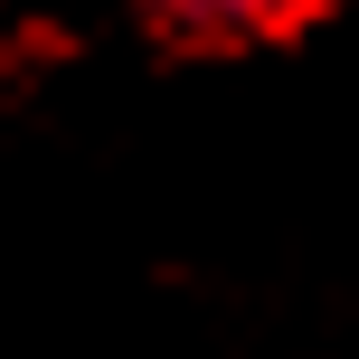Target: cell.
I'll return each mask as SVG.
<instances>
[{
	"label": "cell",
	"instance_id": "cell-1",
	"mask_svg": "<svg viewBox=\"0 0 359 359\" xmlns=\"http://www.w3.org/2000/svg\"><path fill=\"white\" fill-rule=\"evenodd\" d=\"M151 29L170 38H198V48H236V38H274L293 19H312L322 0H133Z\"/></svg>",
	"mask_w": 359,
	"mask_h": 359
}]
</instances>
